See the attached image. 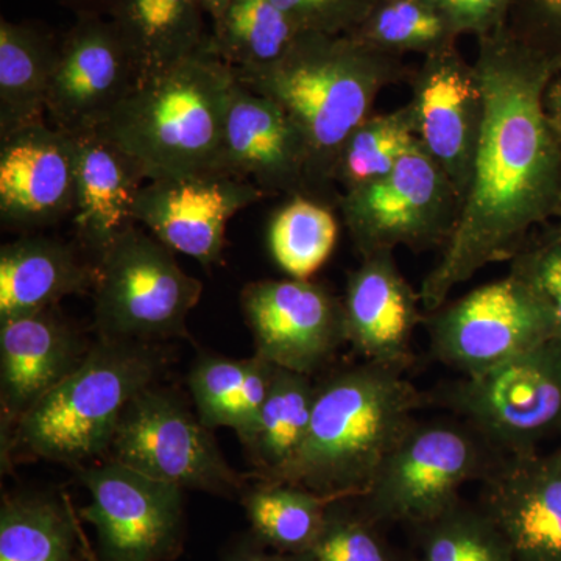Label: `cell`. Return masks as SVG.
I'll return each instance as SVG.
<instances>
[{
    "label": "cell",
    "mask_w": 561,
    "mask_h": 561,
    "mask_svg": "<svg viewBox=\"0 0 561 561\" xmlns=\"http://www.w3.org/2000/svg\"><path fill=\"white\" fill-rule=\"evenodd\" d=\"M476 39L485 101L481 140L456 228L421 283L426 313L486 265L511 261L530 231L561 209V146L545 108L561 62L507 25Z\"/></svg>",
    "instance_id": "cell-1"
},
{
    "label": "cell",
    "mask_w": 561,
    "mask_h": 561,
    "mask_svg": "<svg viewBox=\"0 0 561 561\" xmlns=\"http://www.w3.org/2000/svg\"><path fill=\"white\" fill-rule=\"evenodd\" d=\"M404 371L365 362L317 383L300 451L265 482L294 483L331 501L362 496L427 401Z\"/></svg>",
    "instance_id": "cell-2"
},
{
    "label": "cell",
    "mask_w": 561,
    "mask_h": 561,
    "mask_svg": "<svg viewBox=\"0 0 561 561\" xmlns=\"http://www.w3.org/2000/svg\"><path fill=\"white\" fill-rule=\"evenodd\" d=\"M411 73L404 58L353 36L305 33L278 65L234 77L289 114L311 154L313 198L331 205L327 198L335 195V168L351 133L371 116L386 88Z\"/></svg>",
    "instance_id": "cell-3"
},
{
    "label": "cell",
    "mask_w": 561,
    "mask_h": 561,
    "mask_svg": "<svg viewBox=\"0 0 561 561\" xmlns=\"http://www.w3.org/2000/svg\"><path fill=\"white\" fill-rule=\"evenodd\" d=\"M234 81L206 43L139 84L95 131L128 154L146 181L217 171Z\"/></svg>",
    "instance_id": "cell-4"
},
{
    "label": "cell",
    "mask_w": 561,
    "mask_h": 561,
    "mask_svg": "<svg viewBox=\"0 0 561 561\" xmlns=\"http://www.w3.org/2000/svg\"><path fill=\"white\" fill-rule=\"evenodd\" d=\"M162 365L153 343L98 339L83 360L11 427L7 449L76 468L102 459L125 409L153 386Z\"/></svg>",
    "instance_id": "cell-5"
},
{
    "label": "cell",
    "mask_w": 561,
    "mask_h": 561,
    "mask_svg": "<svg viewBox=\"0 0 561 561\" xmlns=\"http://www.w3.org/2000/svg\"><path fill=\"white\" fill-rule=\"evenodd\" d=\"M94 327L105 341L154 343L186 339V321L203 283L175 251L131 224L95 256Z\"/></svg>",
    "instance_id": "cell-6"
},
{
    "label": "cell",
    "mask_w": 561,
    "mask_h": 561,
    "mask_svg": "<svg viewBox=\"0 0 561 561\" xmlns=\"http://www.w3.org/2000/svg\"><path fill=\"white\" fill-rule=\"evenodd\" d=\"M497 456L470 426L415 421L354 502L381 527L420 526L456 505L461 486L482 479Z\"/></svg>",
    "instance_id": "cell-7"
},
{
    "label": "cell",
    "mask_w": 561,
    "mask_h": 561,
    "mask_svg": "<svg viewBox=\"0 0 561 561\" xmlns=\"http://www.w3.org/2000/svg\"><path fill=\"white\" fill-rule=\"evenodd\" d=\"M500 456L537 451L561 434V341L535 346L482 375L463 376L440 397Z\"/></svg>",
    "instance_id": "cell-8"
},
{
    "label": "cell",
    "mask_w": 561,
    "mask_h": 561,
    "mask_svg": "<svg viewBox=\"0 0 561 561\" xmlns=\"http://www.w3.org/2000/svg\"><path fill=\"white\" fill-rule=\"evenodd\" d=\"M337 206L362 257L398 247L443 249L456 228L461 201L419 139L389 175L343 191Z\"/></svg>",
    "instance_id": "cell-9"
},
{
    "label": "cell",
    "mask_w": 561,
    "mask_h": 561,
    "mask_svg": "<svg viewBox=\"0 0 561 561\" xmlns=\"http://www.w3.org/2000/svg\"><path fill=\"white\" fill-rule=\"evenodd\" d=\"M110 459L133 470L227 500H241L247 478L230 467L213 430L172 391H140L119 421Z\"/></svg>",
    "instance_id": "cell-10"
},
{
    "label": "cell",
    "mask_w": 561,
    "mask_h": 561,
    "mask_svg": "<svg viewBox=\"0 0 561 561\" xmlns=\"http://www.w3.org/2000/svg\"><path fill=\"white\" fill-rule=\"evenodd\" d=\"M432 356L463 376L482 375L556 339L534 290L508 272L426 313Z\"/></svg>",
    "instance_id": "cell-11"
},
{
    "label": "cell",
    "mask_w": 561,
    "mask_h": 561,
    "mask_svg": "<svg viewBox=\"0 0 561 561\" xmlns=\"http://www.w3.org/2000/svg\"><path fill=\"white\" fill-rule=\"evenodd\" d=\"M90 493L81 522L98 535L102 561H173L184 551V490L106 459L77 467Z\"/></svg>",
    "instance_id": "cell-12"
},
{
    "label": "cell",
    "mask_w": 561,
    "mask_h": 561,
    "mask_svg": "<svg viewBox=\"0 0 561 561\" xmlns=\"http://www.w3.org/2000/svg\"><path fill=\"white\" fill-rule=\"evenodd\" d=\"M254 356L313 376L346 342L341 298L312 279H261L242 289Z\"/></svg>",
    "instance_id": "cell-13"
},
{
    "label": "cell",
    "mask_w": 561,
    "mask_h": 561,
    "mask_svg": "<svg viewBox=\"0 0 561 561\" xmlns=\"http://www.w3.org/2000/svg\"><path fill=\"white\" fill-rule=\"evenodd\" d=\"M265 197L251 181L217 171L147 181L133 205V221L209 267L224 256L228 221Z\"/></svg>",
    "instance_id": "cell-14"
},
{
    "label": "cell",
    "mask_w": 561,
    "mask_h": 561,
    "mask_svg": "<svg viewBox=\"0 0 561 561\" xmlns=\"http://www.w3.org/2000/svg\"><path fill=\"white\" fill-rule=\"evenodd\" d=\"M138 84V70L113 21L77 16L61 35L47 117L65 131L95 130Z\"/></svg>",
    "instance_id": "cell-15"
},
{
    "label": "cell",
    "mask_w": 561,
    "mask_h": 561,
    "mask_svg": "<svg viewBox=\"0 0 561 561\" xmlns=\"http://www.w3.org/2000/svg\"><path fill=\"white\" fill-rule=\"evenodd\" d=\"M409 83L421 146L453 181L463 205L485 111L474 62L465 60L456 44L423 57Z\"/></svg>",
    "instance_id": "cell-16"
},
{
    "label": "cell",
    "mask_w": 561,
    "mask_h": 561,
    "mask_svg": "<svg viewBox=\"0 0 561 561\" xmlns=\"http://www.w3.org/2000/svg\"><path fill=\"white\" fill-rule=\"evenodd\" d=\"M217 172L251 183L265 194L313 198L311 154L297 125L278 103L232 84Z\"/></svg>",
    "instance_id": "cell-17"
},
{
    "label": "cell",
    "mask_w": 561,
    "mask_h": 561,
    "mask_svg": "<svg viewBox=\"0 0 561 561\" xmlns=\"http://www.w3.org/2000/svg\"><path fill=\"white\" fill-rule=\"evenodd\" d=\"M76 138L36 124L0 139V220L32 231L72 217L76 208Z\"/></svg>",
    "instance_id": "cell-18"
},
{
    "label": "cell",
    "mask_w": 561,
    "mask_h": 561,
    "mask_svg": "<svg viewBox=\"0 0 561 561\" xmlns=\"http://www.w3.org/2000/svg\"><path fill=\"white\" fill-rule=\"evenodd\" d=\"M479 507L516 561H561V461L556 451L497 456L481 479Z\"/></svg>",
    "instance_id": "cell-19"
},
{
    "label": "cell",
    "mask_w": 561,
    "mask_h": 561,
    "mask_svg": "<svg viewBox=\"0 0 561 561\" xmlns=\"http://www.w3.org/2000/svg\"><path fill=\"white\" fill-rule=\"evenodd\" d=\"M346 342L373 364L408 370L412 337L426 312L420 294L402 276L394 251L360 257L342 298Z\"/></svg>",
    "instance_id": "cell-20"
},
{
    "label": "cell",
    "mask_w": 561,
    "mask_h": 561,
    "mask_svg": "<svg viewBox=\"0 0 561 561\" xmlns=\"http://www.w3.org/2000/svg\"><path fill=\"white\" fill-rule=\"evenodd\" d=\"M90 346L57 309L0 321V398L9 430L83 360Z\"/></svg>",
    "instance_id": "cell-21"
},
{
    "label": "cell",
    "mask_w": 561,
    "mask_h": 561,
    "mask_svg": "<svg viewBox=\"0 0 561 561\" xmlns=\"http://www.w3.org/2000/svg\"><path fill=\"white\" fill-rule=\"evenodd\" d=\"M76 138V208L72 224L81 243L98 256L130 227L133 205L147 183L138 165L95 130Z\"/></svg>",
    "instance_id": "cell-22"
},
{
    "label": "cell",
    "mask_w": 561,
    "mask_h": 561,
    "mask_svg": "<svg viewBox=\"0 0 561 561\" xmlns=\"http://www.w3.org/2000/svg\"><path fill=\"white\" fill-rule=\"evenodd\" d=\"M94 287V265L57 239L24 236L0 249V321L57 308Z\"/></svg>",
    "instance_id": "cell-23"
},
{
    "label": "cell",
    "mask_w": 561,
    "mask_h": 561,
    "mask_svg": "<svg viewBox=\"0 0 561 561\" xmlns=\"http://www.w3.org/2000/svg\"><path fill=\"white\" fill-rule=\"evenodd\" d=\"M106 18L130 51L139 84L197 54L209 38L203 0H113Z\"/></svg>",
    "instance_id": "cell-24"
},
{
    "label": "cell",
    "mask_w": 561,
    "mask_h": 561,
    "mask_svg": "<svg viewBox=\"0 0 561 561\" xmlns=\"http://www.w3.org/2000/svg\"><path fill=\"white\" fill-rule=\"evenodd\" d=\"M60 43L46 25L0 20V139L46 122Z\"/></svg>",
    "instance_id": "cell-25"
},
{
    "label": "cell",
    "mask_w": 561,
    "mask_h": 561,
    "mask_svg": "<svg viewBox=\"0 0 561 561\" xmlns=\"http://www.w3.org/2000/svg\"><path fill=\"white\" fill-rule=\"evenodd\" d=\"M275 368L257 356L231 359L202 353L190 373V390L198 419L213 431L230 427L245 445L271 393Z\"/></svg>",
    "instance_id": "cell-26"
},
{
    "label": "cell",
    "mask_w": 561,
    "mask_h": 561,
    "mask_svg": "<svg viewBox=\"0 0 561 561\" xmlns=\"http://www.w3.org/2000/svg\"><path fill=\"white\" fill-rule=\"evenodd\" d=\"M302 35L273 0H230L210 22L208 49L236 77L256 76L278 65Z\"/></svg>",
    "instance_id": "cell-27"
},
{
    "label": "cell",
    "mask_w": 561,
    "mask_h": 561,
    "mask_svg": "<svg viewBox=\"0 0 561 561\" xmlns=\"http://www.w3.org/2000/svg\"><path fill=\"white\" fill-rule=\"evenodd\" d=\"M79 524L66 494H9L0 507V561H80Z\"/></svg>",
    "instance_id": "cell-28"
},
{
    "label": "cell",
    "mask_w": 561,
    "mask_h": 561,
    "mask_svg": "<svg viewBox=\"0 0 561 561\" xmlns=\"http://www.w3.org/2000/svg\"><path fill=\"white\" fill-rule=\"evenodd\" d=\"M316 393L312 376L275 368L256 430L243 445L256 481H271L300 451L311 424Z\"/></svg>",
    "instance_id": "cell-29"
},
{
    "label": "cell",
    "mask_w": 561,
    "mask_h": 561,
    "mask_svg": "<svg viewBox=\"0 0 561 561\" xmlns=\"http://www.w3.org/2000/svg\"><path fill=\"white\" fill-rule=\"evenodd\" d=\"M241 502L251 537L272 551L295 556L317 537L332 501L294 483L256 481Z\"/></svg>",
    "instance_id": "cell-30"
},
{
    "label": "cell",
    "mask_w": 561,
    "mask_h": 561,
    "mask_svg": "<svg viewBox=\"0 0 561 561\" xmlns=\"http://www.w3.org/2000/svg\"><path fill=\"white\" fill-rule=\"evenodd\" d=\"M339 238L331 205L297 195L273 216L267 242L273 261L290 278L311 279L330 260Z\"/></svg>",
    "instance_id": "cell-31"
},
{
    "label": "cell",
    "mask_w": 561,
    "mask_h": 561,
    "mask_svg": "<svg viewBox=\"0 0 561 561\" xmlns=\"http://www.w3.org/2000/svg\"><path fill=\"white\" fill-rule=\"evenodd\" d=\"M350 36L375 49L404 58L435 54L459 43L460 35L434 0H378Z\"/></svg>",
    "instance_id": "cell-32"
},
{
    "label": "cell",
    "mask_w": 561,
    "mask_h": 561,
    "mask_svg": "<svg viewBox=\"0 0 561 561\" xmlns=\"http://www.w3.org/2000/svg\"><path fill=\"white\" fill-rule=\"evenodd\" d=\"M416 142L415 114L409 103L389 113H373L343 146L334 183L350 191L383 179Z\"/></svg>",
    "instance_id": "cell-33"
},
{
    "label": "cell",
    "mask_w": 561,
    "mask_h": 561,
    "mask_svg": "<svg viewBox=\"0 0 561 561\" xmlns=\"http://www.w3.org/2000/svg\"><path fill=\"white\" fill-rule=\"evenodd\" d=\"M412 530L419 548L413 561H516L489 515L461 500Z\"/></svg>",
    "instance_id": "cell-34"
},
{
    "label": "cell",
    "mask_w": 561,
    "mask_h": 561,
    "mask_svg": "<svg viewBox=\"0 0 561 561\" xmlns=\"http://www.w3.org/2000/svg\"><path fill=\"white\" fill-rule=\"evenodd\" d=\"M291 561H409L383 538L381 526L357 508L354 500L332 501L323 526L308 548Z\"/></svg>",
    "instance_id": "cell-35"
},
{
    "label": "cell",
    "mask_w": 561,
    "mask_h": 561,
    "mask_svg": "<svg viewBox=\"0 0 561 561\" xmlns=\"http://www.w3.org/2000/svg\"><path fill=\"white\" fill-rule=\"evenodd\" d=\"M511 273L537 294L552 320L553 335L561 341V238L556 230L527 241L512 257Z\"/></svg>",
    "instance_id": "cell-36"
},
{
    "label": "cell",
    "mask_w": 561,
    "mask_h": 561,
    "mask_svg": "<svg viewBox=\"0 0 561 561\" xmlns=\"http://www.w3.org/2000/svg\"><path fill=\"white\" fill-rule=\"evenodd\" d=\"M297 27L313 35H351L378 0H273Z\"/></svg>",
    "instance_id": "cell-37"
},
{
    "label": "cell",
    "mask_w": 561,
    "mask_h": 561,
    "mask_svg": "<svg viewBox=\"0 0 561 561\" xmlns=\"http://www.w3.org/2000/svg\"><path fill=\"white\" fill-rule=\"evenodd\" d=\"M507 27L534 49L561 62V0H513Z\"/></svg>",
    "instance_id": "cell-38"
},
{
    "label": "cell",
    "mask_w": 561,
    "mask_h": 561,
    "mask_svg": "<svg viewBox=\"0 0 561 561\" xmlns=\"http://www.w3.org/2000/svg\"><path fill=\"white\" fill-rule=\"evenodd\" d=\"M451 21L453 27L463 35H489L508 24L513 0H434Z\"/></svg>",
    "instance_id": "cell-39"
},
{
    "label": "cell",
    "mask_w": 561,
    "mask_h": 561,
    "mask_svg": "<svg viewBox=\"0 0 561 561\" xmlns=\"http://www.w3.org/2000/svg\"><path fill=\"white\" fill-rule=\"evenodd\" d=\"M221 561H291V559L290 556L265 548L260 541L254 540L249 531L241 540L232 542L221 557Z\"/></svg>",
    "instance_id": "cell-40"
},
{
    "label": "cell",
    "mask_w": 561,
    "mask_h": 561,
    "mask_svg": "<svg viewBox=\"0 0 561 561\" xmlns=\"http://www.w3.org/2000/svg\"><path fill=\"white\" fill-rule=\"evenodd\" d=\"M545 108L553 133L561 146V69L549 83L545 95Z\"/></svg>",
    "instance_id": "cell-41"
},
{
    "label": "cell",
    "mask_w": 561,
    "mask_h": 561,
    "mask_svg": "<svg viewBox=\"0 0 561 561\" xmlns=\"http://www.w3.org/2000/svg\"><path fill=\"white\" fill-rule=\"evenodd\" d=\"M66 9L72 10L76 16L95 14V16H108L113 0H60Z\"/></svg>",
    "instance_id": "cell-42"
},
{
    "label": "cell",
    "mask_w": 561,
    "mask_h": 561,
    "mask_svg": "<svg viewBox=\"0 0 561 561\" xmlns=\"http://www.w3.org/2000/svg\"><path fill=\"white\" fill-rule=\"evenodd\" d=\"M79 537L81 559H83V561H102L101 557L95 552V549L92 548L90 540H88L87 534L81 529V519L79 524Z\"/></svg>",
    "instance_id": "cell-43"
},
{
    "label": "cell",
    "mask_w": 561,
    "mask_h": 561,
    "mask_svg": "<svg viewBox=\"0 0 561 561\" xmlns=\"http://www.w3.org/2000/svg\"><path fill=\"white\" fill-rule=\"evenodd\" d=\"M230 0H203L206 13H208L209 21L214 22L219 20L220 14L224 13L225 7L228 5Z\"/></svg>",
    "instance_id": "cell-44"
},
{
    "label": "cell",
    "mask_w": 561,
    "mask_h": 561,
    "mask_svg": "<svg viewBox=\"0 0 561 561\" xmlns=\"http://www.w3.org/2000/svg\"><path fill=\"white\" fill-rule=\"evenodd\" d=\"M557 217H559L560 224H559V227L556 228V231H557V234H559L561 238V209H560L559 216H557Z\"/></svg>",
    "instance_id": "cell-45"
},
{
    "label": "cell",
    "mask_w": 561,
    "mask_h": 561,
    "mask_svg": "<svg viewBox=\"0 0 561 561\" xmlns=\"http://www.w3.org/2000/svg\"><path fill=\"white\" fill-rule=\"evenodd\" d=\"M560 435H561V434H560ZM556 454H557V456H559V459H560V461H561V445H560V448H559V449H557Z\"/></svg>",
    "instance_id": "cell-46"
},
{
    "label": "cell",
    "mask_w": 561,
    "mask_h": 561,
    "mask_svg": "<svg viewBox=\"0 0 561 561\" xmlns=\"http://www.w3.org/2000/svg\"><path fill=\"white\" fill-rule=\"evenodd\" d=\"M80 556H81V553H80ZM80 561H83V559H80Z\"/></svg>",
    "instance_id": "cell-47"
}]
</instances>
